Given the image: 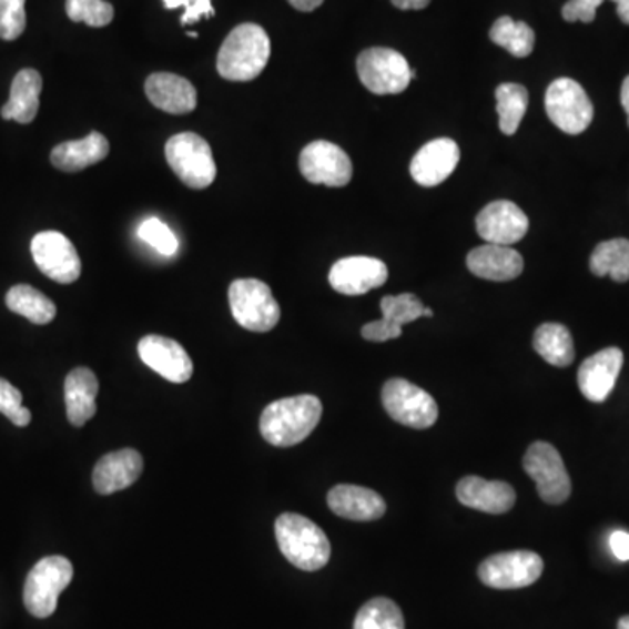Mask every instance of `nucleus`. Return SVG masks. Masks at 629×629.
I'll use <instances>...</instances> for the list:
<instances>
[{"mask_svg":"<svg viewBox=\"0 0 629 629\" xmlns=\"http://www.w3.org/2000/svg\"><path fill=\"white\" fill-rule=\"evenodd\" d=\"M322 403L315 395H296L275 400L261 415V436L276 448L300 445L317 428Z\"/></svg>","mask_w":629,"mask_h":629,"instance_id":"obj_1","label":"nucleus"},{"mask_svg":"<svg viewBox=\"0 0 629 629\" xmlns=\"http://www.w3.org/2000/svg\"><path fill=\"white\" fill-rule=\"evenodd\" d=\"M272 54L266 30L255 23H242L231 30L217 54V72L233 83L260 78Z\"/></svg>","mask_w":629,"mask_h":629,"instance_id":"obj_2","label":"nucleus"},{"mask_svg":"<svg viewBox=\"0 0 629 629\" xmlns=\"http://www.w3.org/2000/svg\"><path fill=\"white\" fill-rule=\"evenodd\" d=\"M275 535L282 555L300 570L317 572L329 564V539L312 519L285 513L276 518Z\"/></svg>","mask_w":629,"mask_h":629,"instance_id":"obj_3","label":"nucleus"},{"mask_svg":"<svg viewBox=\"0 0 629 629\" xmlns=\"http://www.w3.org/2000/svg\"><path fill=\"white\" fill-rule=\"evenodd\" d=\"M74 577V567L63 556L42 558L30 570L23 588V603L27 610L38 619L53 616L58 598L69 588Z\"/></svg>","mask_w":629,"mask_h":629,"instance_id":"obj_4","label":"nucleus"},{"mask_svg":"<svg viewBox=\"0 0 629 629\" xmlns=\"http://www.w3.org/2000/svg\"><path fill=\"white\" fill-rule=\"evenodd\" d=\"M230 308L243 329L252 333H267L280 322V306L273 297L270 285L261 280L240 278L227 291Z\"/></svg>","mask_w":629,"mask_h":629,"instance_id":"obj_5","label":"nucleus"},{"mask_svg":"<svg viewBox=\"0 0 629 629\" xmlns=\"http://www.w3.org/2000/svg\"><path fill=\"white\" fill-rule=\"evenodd\" d=\"M165 156L173 173L193 190H205L217 177L209 142L196 133L184 132L166 142Z\"/></svg>","mask_w":629,"mask_h":629,"instance_id":"obj_6","label":"nucleus"},{"mask_svg":"<svg viewBox=\"0 0 629 629\" xmlns=\"http://www.w3.org/2000/svg\"><path fill=\"white\" fill-rule=\"evenodd\" d=\"M361 83L375 95H399L407 90L416 72L399 51L369 48L357 58Z\"/></svg>","mask_w":629,"mask_h":629,"instance_id":"obj_7","label":"nucleus"},{"mask_svg":"<svg viewBox=\"0 0 629 629\" xmlns=\"http://www.w3.org/2000/svg\"><path fill=\"white\" fill-rule=\"evenodd\" d=\"M546 112L556 128L568 135H579L591 124L595 109L585 88L574 79H556L546 91Z\"/></svg>","mask_w":629,"mask_h":629,"instance_id":"obj_8","label":"nucleus"},{"mask_svg":"<svg viewBox=\"0 0 629 629\" xmlns=\"http://www.w3.org/2000/svg\"><path fill=\"white\" fill-rule=\"evenodd\" d=\"M382 403L397 424L419 430L433 427L439 416L433 395L403 378H392L383 385Z\"/></svg>","mask_w":629,"mask_h":629,"instance_id":"obj_9","label":"nucleus"},{"mask_svg":"<svg viewBox=\"0 0 629 629\" xmlns=\"http://www.w3.org/2000/svg\"><path fill=\"white\" fill-rule=\"evenodd\" d=\"M523 469L534 479L544 503L559 506L572 494V481L568 476L564 458L549 443H534L523 458Z\"/></svg>","mask_w":629,"mask_h":629,"instance_id":"obj_10","label":"nucleus"},{"mask_svg":"<svg viewBox=\"0 0 629 629\" xmlns=\"http://www.w3.org/2000/svg\"><path fill=\"white\" fill-rule=\"evenodd\" d=\"M544 572V561L537 552L509 551L489 556L479 565V579L494 589H521L534 585Z\"/></svg>","mask_w":629,"mask_h":629,"instance_id":"obj_11","label":"nucleus"},{"mask_svg":"<svg viewBox=\"0 0 629 629\" xmlns=\"http://www.w3.org/2000/svg\"><path fill=\"white\" fill-rule=\"evenodd\" d=\"M33 261L48 278L58 284H74L81 276L83 264L74 243L58 231H42L30 243Z\"/></svg>","mask_w":629,"mask_h":629,"instance_id":"obj_12","label":"nucleus"},{"mask_svg":"<svg viewBox=\"0 0 629 629\" xmlns=\"http://www.w3.org/2000/svg\"><path fill=\"white\" fill-rule=\"evenodd\" d=\"M300 170L303 177L312 184H324L329 187H343L349 184L354 175V166L348 154L339 145L327 140H315L303 149Z\"/></svg>","mask_w":629,"mask_h":629,"instance_id":"obj_13","label":"nucleus"},{"mask_svg":"<svg viewBox=\"0 0 629 629\" xmlns=\"http://www.w3.org/2000/svg\"><path fill=\"white\" fill-rule=\"evenodd\" d=\"M528 217L516 203L507 200L489 203L476 217V230L486 243L515 245L528 233Z\"/></svg>","mask_w":629,"mask_h":629,"instance_id":"obj_14","label":"nucleus"},{"mask_svg":"<svg viewBox=\"0 0 629 629\" xmlns=\"http://www.w3.org/2000/svg\"><path fill=\"white\" fill-rule=\"evenodd\" d=\"M387 280V264L366 255L339 260L334 263L329 273L331 287L345 296H363L373 288L382 287Z\"/></svg>","mask_w":629,"mask_h":629,"instance_id":"obj_15","label":"nucleus"},{"mask_svg":"<svg viewBox=\"0 0 629 629\" xmlns=\"http://www.w3.org/2000/svg\"><path fill=\"white\" fill-rule=\"evenodd\" d=\"M139 355L142 363L158 375L172 383L190 382L193 376V361L184 346L170 337L149 334L139 343Z\"/></svg>","mask_w":629,"mask_h":629,"instance_id":"obj_16","label":"nucleus"},{"mask_svg":"<svg viewBox=\"0 0 629 629\" xmlns=\"http://www.w3.org/2000/svg\"><path fill=\"white\" fill-rule=\"evenodd\" d=\"M625 364L622 349L617 346L603 348L598 354L586 358L577 373V383L586 399L591 403H603L616 387L617 378Z\"/></svg>","mask_w":629,"mask_h":629,"instance_id":"obj_17","label":"nucleus"},{"mask_svg":"<svg viewBox=\"0 0 629 629\" xmlns=\"http://www.w3.org/2000/svg\"><path fill=\"white\" fill-rule=\"evenodd\" d=\"M379 306L383 313L382 321L369 322L363 327V337L367 342L385 343L397 339L403 334L404 325L424 317L425 306L412 293L385 296Z\"/></svg>","mask_w":629,"mask_h":629,"instance_id":"obj_18","label":"nucleus"},{"mask_svg":"<svg viewBox=\"0 0 629 629\" xmlns=\"http://www.w3.org/2000/svg\"><path fill=\"white\" fill-rule=\"evenodd\" d=\"M460 161V148L452 139H436L428 142L413 158L412 177L416 184L434 187L443 184L455 172Z\"/></svg>","mask_w":629,"mask_h":629,"instance_id":"obj_19","label":"nucleus"},{"mask_svg":"<svg viewBox=\"0 0 629 629\" xmlns=\"http://www.w3.org/2000/svg\"><path fill=\"white\" fill-rule=\"evenodd\" d=\"M144 470L142 455L135 449L124 448L109 453L97 461L93 469V486L97 494L111 495L132 486Z\"/></svg>","mask_w":629,"mask_h":629,"instance_id":"obj_20","label":"nucleus"},{"mask_svg":"<svg viewBox=\"0 0 629 629\" xmlns=\"http://www.w3.org/2000/svg\"><path fill=\"white\" fill-rule=\"evenodd\" d=\"M461 506L488 515H504L516 504V491L504 481H486L479 476H467L457 485Z\"/></svg>","mask_w":629,"mask_h":629,"instance_id":"obj_21","label":"nucleus"},{"mask_svg":"<svg viewBox=\"0 0 629 629\" xmlns=\"http://www.w3.org/2000/svg\"><path fill=\"white\" fill-rule=\"evenodd\" d=\"M334 515L352 521H376L383 518L387 504L375 489L355 485H337L327 495Z\"/></svg>","mask_w":629,"mask_h":629,"instance_id":"obj_22","label":"nucleus"},{"mask_svg":"<svg viewBox=\"0 0 629 629\" xmlns=\"http://www.w3.org/2000/svg\"><path fill=\"white\" fill-rule=\"evenodd\" d=\"M145 95L154 108L169 114H190L197 105L196 88L187 79L156 72L145 81Z\"/></svg>","mask_w":629,"mask_h":629,"instance_id":"obj_23","label":"nucleus"},{"mask_svg":"<svg viewBox=\"0 0 629 629\" xmlns=\"http://www.w3.org/2000/svg\"><path fill=\"white\" fill-rule=\"evenodd\" d=\"M467 267L473 275L491 282H510L518 278L525 267L523 255L506 245L486 243L467 255Z\"/></svg>","mask_w":629,"mask_h":629,"instance_id":"obj_24","label":"nucleus"},{"mask_svg":"<svg viewBox=\"0 0 629 629\" xmlns=\"http://www.w3.org/2000/svg\"><path fill=\"white\" fill-rule=\"evenodd\" d=\"M99 379L88 367L70 371L65 378L67 418L74 427H83L97 415Z\"/></svg>","mask_w":629,"mask_h":629,"instance_id":"obj_25","label":"nucleus"},{"mask_svg":"<svg viewBox=\"0 0 629 629\" xmlns=\"http://www.w3.org/2000/svg\"><path fill=\"white\" fill-rule=\"evenodd\" d=\"M109 156V140L99 132L84 139L69 140L51 151V163L62 172H81Z\"/></svg>","mask_w":629,"mask_h":629,"instance_id":"obj_26","label":"nucleus"},{"mask_svg":"<svg viewBox=\"0 0 629 629\" xmlns=\"http://www.w3.org/2000/svg\"><path fill=\"white\" fill-rule=\"evenodd\" d=\"M42 91V78L38 70L23 69L18 72L11 84V95L0 115L4 120L29 124L35 120L39 112V97Z\"/></svg>","mask_w":629,"mask_h":629,"instance_id":"obj_27","label":"nucleus"},{"mask_svg":"<svg viewBox=\"0 0 629 629\" xmlns=\"http://www.w3.org/2000/svg\"><path fill=\"white\" fill-rule=\"evenodd\" d=\"M534 348L546 363L555 367H568L576 358L574 337L564 324L547 322L534 334Z\"/></svg>","mask_w":629,"mask_h":629,"instance_id":"obj_28","label":"nucleus"},{"mask_svg":"<svg viewBox=\"0 0 629 629\" xmlns=\"http://www.w3.org/2000/svg\"><path fill=\"white\" fill-rule=\"evenodd\" d=\"M6 306L32 324H50L57 317V306L53 301L32 285L20 284L9 288V293L6 294Z\"/></svg>","mask_w":629,"mask_h":629,"instance_id":"obj_29","label":"nucleus"},{"mask_svg":"<svg viewBox=\"0 0 629 629\" xmlns=\"http://www.w3.org/2000/svg\"><path fill=\"white\" fill-rule=\"evenodd\" d=\"M592 275H609L617 284L629 280V240L613 239L601 242L589 260Z\"/></svg>","mask_w":629,"mask_h":629,"instance_id":"obj_30","label":"nucleus"},{"mask_svg":"<svg viewBox=\"0 0 629 629\" xmlns=\"http://www.w3.org/2000/svg\"><path fill=\"white\" fill-rule=\"evenodd\" d=\"M498 126L504 135H515L528 109V90L521 84L504 83L495 91Z\"/></svg>","mask_w":629,"mask_h":629,"instance_id":"obj_31","label":"nucleus"},{"mask_svg":"<svg viewBox=\"0 0 629 629\" xmlns=\"http://www.w3.org/2000/svg\"><path fill=\"white\" fill-rule=\"evenodd\" d=\"M489 39L513 57L527 58L535 48V32L525 21H516L510 17L498 18L489 30Z\"/></svg>","mask_w":629,"mask_h":629,"instance_id":"obj_32","label":"nucleus"},{"mask_svg":"<svg viewBox=\"0 0 629 629\" xmlns=\"http://www.w3.org/2000/svg\"><path fill=\"white\" fill-rule=\"evenodd\" d=\"M354 629H406L399 605L388 598H373L355 617Z\"/></svg>","mask_w":629,"mask_h":629,"instance_id":"obj_33","label":"nucleus"},{"mask_svg":"<svg viewBox=\"0 0 629 629\" xmlns=\"http://www.w3.org/2000/svg\"><path fill=\"white\" fill-rule=\"evenodd\" d=\"M67 17L75 23L102 29L114 20V8L105 0H67Z\"/></svg>","mask_w":629,"mask_h":629,"instance_id":"obj_34","label":"nucleus"},{"mask_svg":"<svg viewBox=\"0 0 629 629\" xmlns=\"http://www.w3.org/2000/svg\"><path fill=\"white\" fill-rule=\"evenodd\" d=\"M26 27V0H0V39L17 41Z\"/></svg>","mask_w":629,"mask_h":629,"instance_id":"obj_35","label":"nucleus"},{"mask_svg":"<svg viewBox=\"0 0 629 629\" xmlns=\"http://www.w3.org/2000/svg\"><path fill=\"white\" fill-rule=\"evenodd\" d=\"M139 236L161 255H173L179 251L177 236L173 235V231L165 223H161L160 219L151 217L140 224Z\"/></svg>","mask_w":629,"mask_h":629,"instance_id":"obj_36","label":"nucleus"},{"mask_svg":"<svg viewBox=\"0 0 629 629\" xmlns=\"http://www.w3.org/2000/svg\"><path fill=\"white\" fill-rule=\"evenodd\" d=\"M23 397L8 379L0 378V413L11 419L17 427H27L32 422V413L21 404Z\"/></svg>","mask_w":629,"mask_h":629,"instance_id":"obj_37","label":"nucleus"},{"mask_svg":"<svg viewBox=\"0 0 629 629\" xmlns=\"http://www.w3.org/2000/svg\"><path fill=\"white\" fill-rule=\"evenodd\" d=\"M166 9L184 8L182 14V26H190L196 23L202 18L215 17V9L212 6V0H163Z\"/></svg>","mask_w":629,"mask_h":629,"instance_id":"obj_38","label":"nucleus"},{"mask_svg":"<svg viewBox=\"0 0 629 629\" xmlns=\"http://www.w3.org/2000/svg\"><path fill=\"white\" fill-rule=\"evenodd\" d=\"M601 4H603V0H568L561 9V14L570 23H574V21L591 23L597 18V9Z\"/></svg>","mask_w":629,"mask_h":629,"instance_id":"obj_39","label":"nucleus"},{"mask_svg":"<svg viewBox=\"0 0 629 629\" xmlns=\"http://www.w3.org/2000/svg\"><path fill=\"white\" fill-rule=\"evenodd\" d=\"M610 549L613 556L621 561L629 559V534L628 531L617 530L610 535Z\"/></svg>","mask_w":629,"mask_h":629,"instance_id":"obj_40","label":"nucleus"},{"mask_svg":"<svg viewBox=\"0 0 629 629\" xmlns=\"http://www.w3.org/2000/svg\"><path fill=\"white\" fill-rule=\"evenodd\" d=\"M390 2L400 11H419L430 4V0H390Z\"/></svg>","mask_w":629,"mask_h":629,"instance_id":"obj_41","label":"nucleus"},{"mask_svg":"<svg viewBox=\"0 0 629 629\" xmlns=\"http://www.w3.org/2000/svg\"><path fill=\"white\" fill-rule=\"evenodd\" d=\"M287 2L297 11H303V13H312V11L324 4V0H287Z\"/></svg>","mask_w":629,"mask_h":629,"instance_id":"obj_42","label":"nucleus"},{"mask_svg":"<svg viewBox=\"0 0 629 629\" xmlns=\"http://www.w3.org/2000/svg\"><path fill=\"white\" fill-rule=\"evenodd\" d=\"M617 4V14L621 18L622 23L629 26V0H612Z\"/></svg>","mask_w":629,"mask_h":629,"instance_id":"obj_43","label":"nucleus"},{"mask_svg":"<svg viewBox=\"0 0 629 629\" xmlns=\"http://www.w3.org/2000/svg\"><path fill=\"white\" fill-rule=\"evenodd\" d=\"M621 103H622V108H625L626 114H628V124H629V75L628 78L625 79V83H622Z\"/></svg>","mask_w":629,"mask_h":629,"instance_id":"obj_44","label":"nucleus"},{"mask_svg":"<svg viewBox=\"0 0 629 629\" xmlns=\"http://www.w3.org/2000/svg\"><path fill=\"white\" fill-rule=\"evenodd\" d=\"M617 629H629V616L621 617L617 622Z\"/></svg>","mask_w":629,"mask_h":629,"instance_id":"obj_45","label":"nucleus"},{"mask_svg":"<svg viewBox=\"0 0 629 629\" xmlns=\"http://www.w3.org/2000/svg\"><path fill=\"white\" fill-rule=\"evenodd\" d=\"M434 312L430 308H424V317H433Z\"/></svg>","mask_w":629,"mask_h":629,"instance_id":"obj_46","label":"nucleus"},{"mask_svg":"<svg viewBox=\"0 0 629 629\" xmlns=\"http://www.w3.org/2000/svg\"><path fill=\"white\" fill-rule=\"evenodd\" d=\"M187 35H190V38H197V33L196 32H187Z\"/></svg>","mask_w":629,"mask_h":629,"instance_id":"obj_47","label":"nucleus"}]
</instances>
